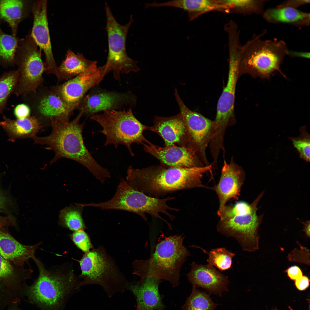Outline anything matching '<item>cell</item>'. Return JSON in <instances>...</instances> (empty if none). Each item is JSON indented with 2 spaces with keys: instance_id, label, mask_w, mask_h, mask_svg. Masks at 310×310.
<instances>
[{
  "instance_id": "e0dca14e",
  "label": "cell",
  "mask_w": 310,
  "mask_h": 310,
  "mask_svg": "<svg viewBox=\"0 0 310 310\" xmlns=\"http://www.w3.org/2000/svg\"><path fill=\"white\" fill-rule=\"evenodd\" d=\"M33 24L31 35L45 56V71L58 77V67L52 51L47 16L46 0L35 1L32 5Z\"/></svg>"
},
{
  "instance_id": "8d00e7d4",
  "label": "cell",
  "mask_w": 310,
  "mask_h": 310,
  "mask_svg": "<svg viewBox=\"0 0 310 310\" xmlns=\"http://www.w3.org/2000/svg\"><path fill=\"white\" fill-rule=\"evenodd\" d=\"M69 235L76 247L85 253L93 248L90 237L84 230L74 232Z\"/></svg>"
},
{
  "instance_id": "5b68a950",
  "label": "cell",
  "mask_w": 310,
  "mask_h": 310,
  "mask_svg": "<svg viewBox=\"0 0 310 310\" xmlns=\"http://www.w3.org/2000/svg\"><path fill=\"white\" fill-rule=\"evenodd\" d=\"M263 191L249 205L243 201L226 205L217 212L220 217L218 231L238 242L243 251L254 252L259 248L258 231L264 214L258 216L257 204L264 194Z\"/></svg>"
},
{
  "instance_id": "f546056e",
  "label": "cell",
  "mask_w": 310,
  "mask_h": 310,
  "mask_svg": "<svg viewBox=\"0 0 310 310\" xmlns=\"http://www.w3.org/2000/svg\"><path fill=\"white\" fill-rule=\"evenodd\" d=\"M83 208L82 204H76L62 210L59 215V225L73 232L87 229L82 216Z\"/></svg>"
},
{
  "instance_id": "74e56055",
  "label": "cell",
  "mask_w": 310,
  "mask_h": 310,
  "mask_svg": "<svg viewBox=\"0 0 310 310\" xmlns=\"http://www.w3.org/2000/svg\"><path fill=\"white\" fill-rule=\"evenodd\" d=\"M31 109L27 104H21L16 106L14 114L17 119L26 118L30 116Z\"/></svg>"
},
{
  "instance_id": "1f68e13d",
  "label": "cell",
  "mask_w": 310,
  "mask_h": 310,
  "mask_svg": "<svg viewBox=\"0 0 310 310\" xmlns=\"http://www.w3.org/2000/svg\"><path fill=\"white\" fill-rule=\"evenodd\" d=\"M18 78L17 70L4 72L0 77V114L6 109L9 97L16 91Z\"/></svg>"
},
{
  "instance_id": "ab89813d",
  "label": "cell",
  "mask_w": 310,
  "mask_h": 310,
  "mask_svg": "<svg viewBox=\"0 0 310 310\" xmlns=\"http://www.w3.org/2000/svg\"><path fill=\"white\" fill-rule=\"evenodd\" d=\"M309 0H288L284 1L277 6V7H289L297 9L299 7L309 3Z\"/></svg>"
},
{
  "instance_id": "277c9868",
  "label": "cell",
  "mask_w": 310,
  "mask_h": 310,
  "mask_svg": "<svg viewBox=\"0 0 310 310\" xmlns=\"http://www.w3.org/2000/svg\"><path fill=\"white\" fill-rule=\"evenodd\" d=\"M184 238L183 234L165 237L150 258L134 261L132 274L140 277L138 282L153 278L167 280L174 287L179 285L181 269L190 255L183 244Z\"/></svg>"
},
{
  "instance_id": "2e32d148",
  "label": "cell",
  "mask_w": 310,
  "mask_h": 310,
  "mask_svg": "<svg viewBox=\"0 0 310 310\" xmlns=\"http://www.w3.org/2000/svg\"><path fill=\"white\" fill-rule=\"evenodd\" d=\"M26 96L28 97H24L28 101V105L36 115L34 116L38 117V119L50 122L69 121L73 111L50 88H38L36 92Z\"/></svg>"
},
{
  "instance_id": "c3c4849f",
  "label": "cell",
  "mask_w": 310,
  "mask_h": 310,
  "mask_svg": "<svg viewBox=\"0 0 310 310\" xmlns=\"http://www.w3.org/2000/svg\"><path fill=\"white\" fill-rule=\"evenodd\" d=\"M137 310H142V309H141V308L138 305H137ZM146 310H150V309H147Z\"/></svg>"
},
{
  "instance_id": "836d02e7",
  "label": "cell",
  "mask_w": 310,
  "mask_h": 310,
  "mask_svg": "<svg viewBox=\"0 0 310 310\" xmlns=\"http://www.w3.org/2000/svg\"><path fill=\"white\" fill-rule=\"evenodd\" d=\"M18 41L15 36L3 32L0 27V60L3 63L11 65L15 62Z\"/></svg>"
},
{
  "instance_id": "d590c367",
  "label": "cell",
  "mask_w": 310,
  "mask_h": 310,
  "mask_svg": "<svg viewBox=\"0 0 310 310\" xmlns=\"http://www.w3.org/2000/svg\"><path fill=\"white\" fill-rule=\"evenodd\" d=\"M301 134L296 137H290L294 147L299 152L300 157L307 162L310 161V135L306 131V127L300 129Z\"/></svg>"
},
{
  "instance_id": "d4e9b609",
  "label": "cell",
  "mask_w": 310,
  "mask_h": 310,
  "mask_svg": "<svg viewBox=\"0 0 310 310\" xmlns=\"http://www.w3.org/2000/svg\"><path fill=\"white\" fill-rule=\"evenodd\" d=\"M264 19L268 23L284 24L298 28L309 26L310 14L297 9L289 7L272 8L264 11Z\"/></svg>"
},
{
  "instance_id": "e575fe53",
  "label": "cell",
  "mask_w": 310,
  "mask_h": 310,
  "mask_svg": "<svg viewBox=\"0 0 310 310\" xmlns=\"http://www.w3.org/2000/svg\"><path fill=\"white\" fill-rule=\"evenodd\" d=\"M235 253L224 248L212 249L208 253V264L215 266L221 271L228 270L231 266Z\"/></svg>"
},
{
  "instance_id": "f6af8a7d",
  "label": "cell",
  "mask_w": 310,
  "mask_h": 310,
  "mask_svg": "<svg viewBox=\"0 0 310 310\" xmlns=\"http://www.w3.org/2000/svg\"><path fill=\"white\" fill-rule=\"evenodd\" d=\"M286 55L294 57L302 58L305 59L310 58V53L307 52L299 51L290 50L287 51Z\"/></svg>"
},
{
  "instance_id": "ee69618b",
  "label": "cell",
  "mask_w": 310,
  "mask_h": 310,
  "mask_svg": "<svg viewBox=\"0 0 310 310\" xmlns=\"http://www.w3.org/2000/svg\"><path fill=\"white\" fill-rule=\"evenodd\" d=\"M10 297V294L7 289L0 283V305L7 303Z\"/></svg>"
},
{
  "instance_id": "5bb4252c",
  "label": "cell",
  "mask_w": 310,
  "mask_h": 310,
  "mask_svg": "<svg viewBox=\"0 0 310 310\" xmlns=\"http://www.w3.org/2000/svg\"><path fill=\"white\" fill-rule=\"evenodd\" d=\"M97 63L84 72L50 89L74 111L87 92L98 85L104 78L102 68L97 67Z\"/></svg>"
},
{
  "instance_id": "6da1fadb",
  "label": "cell",
  "mask_w": 310,
  "mask_h": 310,
  "mask_svg": "<svg viewBox=\"0 0 310 310\" xmlns=\"http://www.w3.org/2000/svg\"><path fill=\"white\" fill-rule=\"evenodd\" d=\"M211 164L202 167L181 168L160 164L142 169L128 168L126 183L134 189L159 198L181 190L195 188L210 189L202 183L205 174L212 175Z\"/></svg>"
},
{
  "instance_id": "d6a6232c",
  "label": "cell",
  "mask_w": 310,
  "mask_h": 310,
  "mask_svg": "<svg viewBox=\"0 0 310 310\" xmlns=\"http://www.w3.org/2000/svg\"><path fill=\"white\" fill-rule=\"evenodd\" d=\"M193 286L192 292L182 310H214L217 304L214 303L209 294Z\"/></svg>"
},
{
  "instance_id": "8fae6325",
  "label": "cell",
  "mask_w": 310,
  "mask_h": 310,
  "mask_svg": "<svg viewBox=\"0 0 310 310\" xmlns=\"http://www.w3.org/2000/svg\"><path fill=\"white\" fill-rule=\"evenodd\" d=\"M15 62L18 66V82L14 94L24 97L36 92L43 82L45 71L41 51L31 34L20 42Z\"/></svg>"
},
{
  "instance_id": "52a82bcc",
  "label": "cell",
  "mask_w": 310,
  "mask_h": 310,
  "mask_svg": "<svg viewBox=\"0 0 310 310\" xmlns=\"http://www.w3.org/2000/svg\"><path fill=\"white\" fill-rule=\"evenodd\" d=\"M81 273L79 286L95 284L101 286L110 297L124 291L128 282L113 258L102 246L93 248L80 260Z\"/></svg>"
},
{
  "instance_id": "ac0fdd59",
  "label": "cell",
  "mask_w": 310,
  "mask_h": 310,
  "mask_svg": "<svg viewBox=\"0 0 310 310\" xmlns=\"http://www.w3.org/2000/svg\"><path fill=\"white\" fill-rule=\"evenodd\" d=\"M143 145L146 152L157 159L164 166L181 168L205 166L193 150L187 147L174 145L162 147L150 142Z\"/></svg>"
},
{
  "instance_id": "b9f144b4",
  "label": "cell",
  "mask_w": 310,
  "mask_h": 310,
  "mask_svg": "<svg viewBox=\"0 0 310 310\" xmlns=\"http://www.w3.org/2000/svg\"><path fill=\"white\" fill-rule=\"evenodd\" d=\"M295 281L296 287L300 290H305L309 286V280L306 276H303Z\"/></svg>"
},
{
  "instance_id": "f35d334b",
  "label": "cell",
  "mask_w": 310,
  "mask_h": 310,
  "mask_svg": "<svg viewBox=\"0 0 310 310\" xmlns=\"http://www.w3.org/2000/svg\"><path fill=\"white\" fill-rule=\"evenodd\" d=\"M12 201L7 192L0 188V212H6L12 205Z\"/></svg>"
},
{
  "instance_id": "ffe728a7",
  "label": "cell",
  "mask_w": 310,
  "mask_h": 310,
  "mask_svg": "<svg viewBox=\"0 0 310 310\" xmlns=\"http://www.w3.org/2000/svg\"><path fill=\"white\" fill-rule=\"evenodd\" d=\"M153 123L152 126H148L147 130L158 134L163 140L165 146L177 144L179 146H188V131L180 113L170 117L156 116Z\"/></svg>"
},
{
  "instance_id": "4fadbf2b",
  "label": "cell",
  "mask_w": 310,
  "mask_h": 310,
  "mask_svg": "<svg viewBox=\"0 0 310 310\" xmlns=\"http://www.w3.org/2000/svg\"><path fill=\"white\" fill-rule=\"evenodd\" d=\"M88 92L76 108L88 117L106 111L132 109L136 103V97L130 91L108 90L97 85Z\"/></svg>"
},
{
  "instance_id": "7dc6e473",
  "label": "cell",
  "mask_w": 310,
  "mask_h": 310,
  "mask_svg": "<svg viewBox=\"0 0 310 310\" xmlns=\"http://www.w3.org/2000/svg\"><path fill=\"white\" fill-rule=\"evenodd\" d=\"M19 301H15L11 303V306L8 310H21L17 306L16 304Z\"/></svg>"
},
{
  "instance_id": "bcb514c9",
  "label": "cell",
  "mask_w": 310,
  "mask_h": 310,
  "mask_svg": "<svg viewBox=\"0 0 310 310\" xmlns=\"http://www.w3.org/2000/svg\"><path fill=\"white\" fill-rule=\"evenodd\" d=\"M302 223L304 225V228L302 230L305 233L306 235L309 238L310 237V220H307L303 222Z\"/></svg>"
},
{
  "instance_id": "603a6c76",
  "label": "cell",
  "mask_w": 310,
  "mask_h": 310,
  "mask_svg": "<svg viewBox=\"0 0 310 310\" xmlns=\"http://www.w3.org/2000/svg\"><path fill=\"white\" fill-rule=\"evenodd\" d=\"M159 280L146 278L131 285L130 289L136 296L137 305L142 310H161L163 308L158 287Z\"/></svg>"
},
{
  "instance_id": "7402d4cb",
  "label": "cell",
  "mask_w": 310,
  "mask_h": 310,
  "mask_svg": "<svg viewBox=\"0 0 310 310\" xmlns=\"http://www.w3.org/2000/svg\"><path fill=\"white\" fill-rule=\"evenodd\" d=\"M5 227L0 228V254L15 266L24 268L30 259L34 261L36 258V251L42 242L30 245L22 244L13 238Z\"/></svg>"
},
{
  "instance_id": "60d3db41",
  "label": "cell",
  "mask_w": 310,
  "mask_h": 310,
  "mask_svg": "<svg viewBox=\"0 0 310 310\" xmlns=\"http://www.w3.org/2000/svg\"><path fill=\"white\" fill-rule=\"evenodd\" d=\"M284 272L287 273V276L291 280L294 281L303 276L301 270L296 266L288 268Z\"/></svg>"
},
{
  "instance_id": "9c48e42d",
  "label": "cell",
  "mask_w": 310,
  "mask_h": 310,
  "mask_svg": "<svg viewBox=\"0 0 310 310\" xmlns=\"http://www.w3.org/2000/svg\"><path fill=\"white\" fill-rule=\"evenodd\" d=\"M264 30L241 47L240 62L255 76L268 78L280 69L288 48L284 41L276 38L263 40Z\"/></svg>"
},
{
  "instance_id": "484cf974",
  "label": "cell",
  "mask_w": 310,
  "mask_h": 310,
  "mask_svg": "<svg viewBox=\"0 0 310 310\" xmlns=\"http://www.w3.org/2000/svg\"><path fill=\"white\" fill-rule=\"evenodd\" d=\"M32 272L31 268L25 269L15 266L0 254V283L13 298V293L17 290L21 292L25 281L30 278Z\"/></svg>"
},
{
  "instance_id": "4316f807",
  "label": "cell",
  "mask_w": 310,
  "mask_h": 310,
  "mask_svg": "<svg viewBox=\"0 0 310 310\" xmlns=\"http://www.w3.org/2000/svg\"><path fill=\"white\" fill-rule=\"evenodd\" d=\"M96 63V61L87 59L82 53H78L76 54L69 49L65 59L58 67V82L75 77Z\"/></svg>"
},
{
  "instance_id": "7bdbcfd3",
  "label": "cell",
  "mask_w": 310,
  "mask_h": 310,
  "mask_svg": "<svg viewBox=\"0 0 310 310\" xmlns=\"http://www.w3.org/2000/svg\"><path fill=\"white\" fill-rule=\"evenodd\" d=\"M16 218L11 216H0V228L16 226Z\"/></svg>"
},
{
  "instance_id": "83f0119b",
  "label": "cell",
  "mask_w": 310,
  "mask_h": 310,
  "mask_svg": "<svg viewBox=\"0 0 310 310\" xmlns=\"http://www.w3.org/2000/svg\"><path fill=\"white\" fill-rule=\"evenodd\" d=\"M161 5L162 7H175L186 11L191 21L203 13L221 9L219 0H171L162 2Z\"/></svg>"
},
{
  "instance_id": "4dcf8cb0",
  "label": "cell",
  "mask_w": 310,
  "mask_h": 310,
  "mask_svg": "<svg viewBox=\"0 0 310 310\" xmlns=\"http://www.w3.org/2000/svg\"><path fill=\"white\" fill-rule=\"evenodd\" d=\"M266 0H221L223 10L234 11L246 14H262Z\"/></svg>"
},
{
  "instance_id": "9a60e30c",
  "label": "cell",
  "mask_w": 310,
  "mask_h": 310,
  "mask_svg": "<svg viewBox=\"0 0 310 310\" xmlns=\"http://www.w3.org/2000/svg\"><path fill=\"white\" fill-rule=\"evenodd\" d=\"M229 60L228 78L227 84L218 100L215 119V127L224 131L235 123L234 105L236 84L240 66V54L235 48L229 50Z\"/></svg>"
},
{
  "instance_id": "681fc988",
  "label": "cell",
  "mask_w": 310,
  "mask_h": 310,
  "mask_svg": "<svg viewBox=\"0 0 310 310\" xmlns=\"http://www.w3.org/2000/svg\"><path fill=\"white\" fill-rule=\"evenodd\" d=\"M272 310H277V309H275ZM289 310H293L290 307V309Z\"/></svg>"
},
{
  "instance_id": "ba28073f",
  "label": "cell",
  "mask_w": 310,
  "mask_h": 310,
  "mask_svg": "<svg viewBox=\"0 0 310 310\" xmlns=\"http://www.w3.org/2000/svg\"><path fill=\"white\" fill-rule=\"evenodd\" d=\"M90 119L102 127L101 133L106 137L105 146H125L131 155L134 156L131 148L133 143L143 145L148 142L143 135L148 126L142 123L135 116L132 108L104 111L94 115Z\"/></svg>"
},
{
  "instance_id": "3957f363",
  "label": "cell",
  "mask_w": 310,
  "mask_h": 310,
  "mask_svg": "<svg viewBox=\"0 0 310 310\" xmlns=\"http://www.w3.org/2000/svg\"><path fill=\"white\" fill-rule=\"evenodd\" d=\"M34 261L39 275L32 285H25V294L43 310H61L69 295L80 288L72 265L66 263L46 268L37 258Z\"/></svg>"
},
{
  "instance_id": "cb8c5ba5",
  "label": "cell",
  "mask_w": 310,
  "mask_h": 310,
  "mask_svg": "<svg viewBox=\"0 0 310 310\" xmlns=\"http://www.w3.org/2000/svg\"><path fill=\"white\" fill-rule=\"evenodd\" d=\"M3 120L0 126L6 132L8 140L13 142L17 139L33 138L40 129L41 122L32 116L24 118L11 120L3 116Z\"/></svg>"
},
{
  "instance_id": "f1b7e54d",
  "label": "cell",
  "mask_w": 310,
  "mask_h": 310,
  "mask_svg": "<svg viewBox=\"0 0 310 310\" xmlns=\"http://www.w3.org/2000/svg\"><path fill=\"white\" fill-rule=\"evenodd\" d=\"M30 3L28 1L23 0L0 1V18L9 24L14 35L18 23L28 14Z\"/></svg>"
},
{
  "instance_id": "8992f818",
  "label": "cell",
  "mask_w": 310,
  "mask_h": 310,
  "mask_svg": "<svg viewBox=\"0 0 310 310\" xmlns=\"http://www.w3.org/2000/svg\"><path fill=\"white\" fill-rule=\"evenodd\" d=\"M175 198L170 196L162 199L150 197L133 189L122 179L111 199L102 202L84 204V206L98 208L102 210H117L132 212L139 215L146 221H147V218L145 214H148L165 222L171 229V225L160 214H163L171 220H173L175 216L169 211L178 212L179 209L170 206L167 202Z\"/></svg>"
},
{
  "instance_id": "44dd1931",
  "label": "cell",
  "mask_w": 310,
  "mask_h": 310,
  "mask_svg": "<svg viewBox=\"0 0 310 310\" xmlns=\"http://www.w3.org/2000/svg\"><path fill=\"white\" fill-rule=\"evenodd\" d=\"M191 269L187 274L188 280L193 285L202 287L210 294L221 296L222 292L228 290L229 281L228 277L209 264L198 265L194 262L190 264Z\"/></svg>"
},
{
  "instance_id": "7c38bea8",
  "label": "cell",
  "mask_w": 310,
  "mask_h": 310,
  "mask_svg": "<svg viewBox=\"0 0 310 310\" xmlns=\"http://www.w3.org/2000/svg\"><path fill=\"white\" fill-rule=\"evenodd\" d=\"M174 95L187 130V147L193 150L205 166H209L211 164L207 159L206 150L212 138L213 121L188 108L177 89L175 90Z\"/></svg>"
},
{
  "instance_id": "30bf717a",
  "label": "cell",
  "mask_w": 310,
  "mask_h": 310,
  "mask_svg": "<svg viewBox=\"0 0 310 310\" xmlns=\"http://www.w3.org/2000/svg\"><path fill=\"white\" fill-rule=\"evenodd\" d=\"M105 10L108 52L106 63L101 67L104 77L109 72H112L114 78L120 81L121 74L137 73L140 70L137 61L129 56L126 49L128 32L133 19L131 16L128 22L122 25L117 21L106 3Z\"/></svg>"
},
{
  "instance_id": "7a4b0ae2",
  "label": "cell",
  "mask_w": 310,
  "mask_h": 310,
  "mask_svg": "<svg viewBox=\"0 0 310 310\" xmlns=\"http://www.w3.org/2000/svg\"><path fill=\"white\" fill-rule=\"evenodd\" d=\"M82 115V112H80L71 121H51L52 130L49 135L36 136L32 138L34 144L46 145L54 151L55 155L51 164L61 158L72 160L84 166L103 184L111 178L110 173L98 163L84 143L82 133L84 122H79Z\"/></svg>"
},
{
  "instance_id": "d6986e66",
  "label": "cell",
  "mask_w": 310,
  "mask_h": 310,
  "mask_svg": "<svg viewBox=\"0 0 310 310\" xmlns=\"http://www.w3.org/2000/svg\"><path fill=\"white\" fill-rule=\"evenodd\" d=\"M245 177L243 169L234 162L233 157L229 163L224 160L219 182L213 188L219 201V208L217 212L222 210L230 200L239 199Z\"/></svg>"
}]
</instances>
